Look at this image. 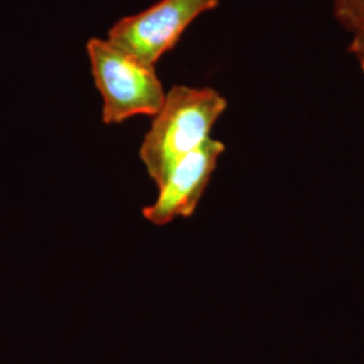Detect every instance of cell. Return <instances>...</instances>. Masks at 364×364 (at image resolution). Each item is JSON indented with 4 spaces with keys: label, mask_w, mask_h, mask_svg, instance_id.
I'll return each mask as SVG.
<instances>
[{
    "label": "cell",
    "mask_w": 364,
    "mask_h": 364,
    "mask_svg": "<svg viewBox=\"0 0 364 364\" xmlns=\"http://www.w3.org/2000/svg\"><path fill=\"white\" fill-rule=\"evenodd\" d=\"M227 105L224 96L207 87L173 85L166 92L139 149V158L156 188L181 158L208 141Z\"/></svg>",
    "instance_id": "6da1fadb"
},
{
    "label": "cell",
    "mask_w": 364,
    "mask_h": 364,
    "mask_svg": "<svg viewBox=\"0 0 364 364\" xmlns=\"http://www.w3.org/2000/svg\"><path fill=\"white\" fill-rule=\"evenodd\" d=\"M87 54L92 77L102 96L105 124H120L131 117L156 115L166 95L156 66L109 39H90Z\"/></svg>",
    "instance_id": "7a4b0ae2"
},
{
    "label": "cell",
    "mask_w": 364,
    "mask_h": 364,
    "mask_svg": "<svg viewBox=\"0 0 364 364\" xmlns=\"http://www.w3.org/2000/svg\"><path fill=\"white\" fill-rule=\"evenodd\" d=\"M220 0H159L144 11L119 19L109 28L111 42L146 63L156 65L185 30L201 14L218 7Z\"/></svg>",
    "instance_id": "3957f363"
},
{
    "label": "cell",
    "mask_w": 364,
    "mask_h": 364,
    "mask_svg": "<svg viewBox=\"0 0 364 364\" xmlns=\"http://www.w3.org/2000/svg\"><path fill=\"white\" fill-rule=\"evenodd\" d=\"M224 150V144L209 138L181 158L158 186L156 201L144 207V219L161 227L177 218L193 216Z\"/></svg>",
    "instance_id": "277c9868"
},
{
    "label": "cell",
    "mask_w": 364,
    "mask_h": 364,
    "mask_svg": "<svg viewBox=\"0 0 364 364\" xmlns=\"http://www.w3.org/2000/svg\"><path fill=\"white\" fill-rule=\"evenodd\" d=\"M333 14L353 34L364 33V0H333Z\"/></svg>",
    "instance_id": "5b68a950"
},
{
    "label": "cell",
    "mask_w": 364,
    "mask_h": 364,
    "mask_svg": "<svg viewBox=\"0 0 364 364\" xmlns=\"http://www.w3.org/2000/svg\"><path fill=\"white\" fill-rule=\"evenodd\" d=\"M351 52L356 55L358 61L364 70V33L353 34L351 43Z\"/></svg>",
    "instance_id": "8992f818"
}]
</instances>
